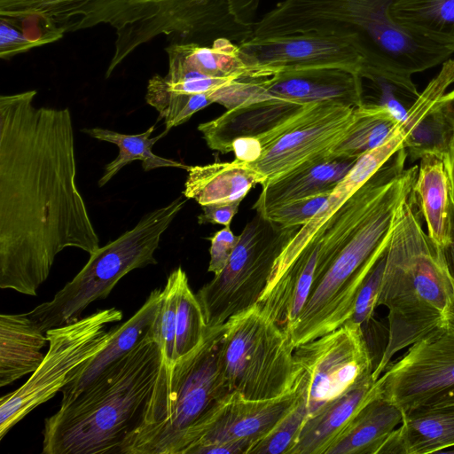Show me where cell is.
<instances>
[{"mask_svg":"<svg viewBox=\"0 0 454 454\" xmlns=\"http://www.w3.org/2000/svg\"><path fill=\"white\" fill-rule=\"evenodd\" d=\"M0 17L65 34L108 25L114 51L106 78L140 46L166 35L173 43L211 44L225 37L239 44L254 25L242 21L228 0H0Z\"/></svg>","mask_w":454,"mask_h":454,"instance_id":"7a4b0ae2","label":"cell"},{"mask_svg":"<svg viewBox=\"0 0 454 454\" xmlns=\"http://www.w3.org/2000/svg\"><path fill=\"white\" fill-rule=\"evenodd\" d=\"M36 94L0 97V287L30 296L62 250L99 248L76 184L70 111L36 107Z\"/></svg>","mask_w":454,"mask_h":454,"instance_id":"6da1fadb","label":"cell"},{"mask_svg":"<svg viewBox=\"0 0 454 454\" xmlns=\"http://www.w3.org/2000/svg\"><path fill=\"white\" fill-rule=\"evenodd\" d=\"M355 110L356 106L337 101L308 103L255 136L262 153L251 164L266 176L264 185L331 158L353 123Z\"/></svg>","mask_w":454,"mask_h":454,"instance_id":"7c38bea8","label":"cell"},{"mask_svg":"<svg viewBox=\"0 0 454 454\" xmlns=\"http://www.w3.org/2000/svg\"><path fill=\"white\" fill-rule=\"evenodd\" d=\"M454 448V405L418 407L403 412L401 424L379 454L442 453Z\"/></svg>","mask_w":454,"mask_h":454,"instance_id":"ffe728a7","label":"cell"},{"mask_svg":"<svg viewBox=\"0 0 454 454\" xmlns=\"http://www.w3.org/2000/svg\"><path fill=\"white\" fill-rule=\"evenodd\" d=\"M453 284H454V280H453ZM448 328L454 329V298H453L452 308H451L450 323H449Z\"/></svg>","mask_w":454,"mask_h":454,"instance_id":"f6af8a7d","label":"cell"},{"mask_svg":"<svg viewBox=\"0 0 454 454\" xmlns=\"http://www.w3.org/2000/svg\"><path fill=\"white\" fill-rule=\"evenodd\" d=\"M224 324L207 325L194 349L172 364L163 358L144 423L125 454H183L192 429L231 393L220 356Z\"/></svg>","mask_w":454,"mask_h":454,"instance_id":"52a82bcc","label":"cell"},{"mask_svg":"<svg viewBox=\"0 0 454 454\" xmlns=\"http://www.w3.org/2000/svg\"><path fill=\"white\" fill-rule=\"evenodd\" d=\"M445 453H454V448H451V450H447L444 451Z\"/></svg>","mask_w":454,"mask_h":454,"instance_id":"bcb514c9","label":"cell"},{"mask_svg":"<svg viewBox=\"0 0 454 454\" xmlns=\"http://www.w3.org/2000/svg\"><path fill=\"white\" fill-rule=\"evenodd\" d=\"M301 227H283L258 213L247 223L223 270L196 294L207 326L223 325L257 303L278 257Z\"/></svg>","mask_w":454,"mask_h":454,"instance_id":"30bf717a","label":"cell"},{"mask_svg":"<svg viewBox=\"0 0 454 454\" xmlns=\"http://www.w3.org/2000/svg\"><path fill=\"white\" fill-rule=\"evenodd\" d=\"M305 104L271 98L246 106L227 110L221 116L200 123L207 146L221 153L231 151L232 141L243 136H257L284 121Z\"/></svg>","mask_w":454,"mask_h":454,"instance_id":"7402d4cb","label":"cell"},{"mask_svg":"<svg viewBox=\"0 0 454 454\" xmlns=\"http://www.w3.org/2000/svg\"><path fill=\"white\" fill-rule=\"evenodd\" d=\"M238 46L252 79L312 68H340L364 77V60L350 36L311 32L265 40L248 39Z\"/></svg>","mask_w":454,"mask_h":454,"instance_id":"2e32d148","label":"cell"},{"mask_svg":"<svg viewBox=\"0 0 454 454\" xmlns=\"http://www.w3.org/2000/svg\"><path fill=\"white\" fill-rule=\"evenodd\" d=\"M377 382L380 395L403 412L454 405V329L440 330L410 346Z\"/></svg>","mask_w":454,"mask_h":454,"instance_id":"9a60e30c","label":"cell"},{"mask_svg":"<svg viewBox=\"0 0 454 454\" xmlns=\"http://www.w3.org/2000/svg\"><path fill=\"white\" fill-rule=\"evenodd\" d=\"M307 381L272 399L249 400L231 392L190 433L183 454H247L296 405Z\"/></svg>","mask_w":454,"mask_h":454,"instance_id":"4fadbf2b","label":"cell"},{"mask_svg":"<svg viewBox=\"0 0 454 454\" xmlns=\"http://www.w3.org/2000/svg\"><path fill=\"white\" fill-rule=\"evenodd\" d=\"M389 13L411 34L454 47V0H394Z\"/></svg>","mask_w":454,"mask_h":454,"instance_id":"83f0119b","label":"cell"},{"mask_svg":"<svg viewBox=\"0 0 454 454\" xmlns=\"http://www.w3.org/2000/svg\"><path fill=\"white\" fill-rule=\"evenodd\" d=\"M162 300V290L151 292L142 307L127 321L112 328V335L97 355L77 368L60 391V405L74 399L113 364L125 356L145 338L154 335V325Z\"/></svg>","mask_w":454,"mask_h":454,"instance_id":"d6986e66","label":"cell"},{"mask_svg":"<svg viewBox=\"0 0 454 454\" xmlns=\"http://www.w3.org/2000/svg\"><path fill=\"white\" fill-rule=\"evenodd\" d=\"M286 331L255 304L224 323L220 356L231 392L249 400L278 397L299 382L302 369L294 359Z\"/></svg>","mask_w":454,"mask_h":454,"instance_id":"9c48e42d","label":"cell"},{"mask_svg":"<svg viewBox=\"0 0 454 454\" xmlns=\"http://www.w3.org/2000/svg\"><path fill=\"white\" fill-rule=\"evenodd\" d=\"M418 169L419 166L402 168L394 175L311 288L287 330L294 348L351 318L364 282L387 249L400 208L413 191Z\"/></svg>","mask_w":454,"mask_h":454,"instance_id":"8992f818","label":"cell"},{"mask_svg":"<svg viewBox=\"0 0 454 454\" xmlns=\"http://www.w3.org/2000/svg\"><path fill=\"white\" fill-rule=\"evenodd\" d=\"M394 0H283L254 26L251 39L317 33L350 36L364 60V77L419 96L412 75L442 65L454 47L416 36L395 24Z\"/></svg>","mask_w":454,"mask_h":454,"instance_id":"3957f363","label":"cell"},{"mask_svg":"<svg viewBox=\"0 0 454 454\" xmlns=\"http://www.w3.org/2000/svg\"><path fill=\"white\" fill-rule=\"evenodd\" d=\"M156 123L145 132L137 135H126L103 128L84 129L82 131L92 138L113 143L119 148L118 156L105 167V172L98 180V186L106 184L123 167L134 160H140L145 171L158 168L172 167L187 169L188 166L174 160L162 158L152 151L153 145L167 132L151 137Z\"/></svg>","mask_w":454,"mask_h":454,"instance_id":"f1b7e54d","label":"cell"},{"mask_svg":"<svg viewBox=\"0 0 454 454\" xmlns=\"http://www.w3.org/2000/svg\"><path fill=\"white\" fill-rule=\"evenodd\" d=\"M379 395L377 380L372 374L325 403L307 419L290 454H325L356 413Z\"/></svg>","mask_w":454,"mask_h":454,"instance_id":"44dd1931","label":"cell"},{"mask_svg":"<svg viewBox=\"0 0 454 454\" xmlns=\"http://www.w3.org/2000/svg\"><path fill=\"white\" fill-rule=\"evenodd\" d=\"M235 159L254 163L260 159L262 153V145L255 136H243L235 138L231 145Z\"/></svg>","mask_w":454,"mask_h":454,"instance_id":"ab89813d","label":"cell"},{"mask_svg":"<svg viewBox=\"0 0 454 454\" xmlns=\"http://www.w3.org/2000/svg\"><path fill=\"white\" fill-rule=\"evenodd\" d=\"M419 211L412 191L400 208L386 252L377 306L387 309L388 333L372 372L376 380L395 354L449 327L453 279L442 249L424 231Z\"/></svg>","mask_w":454,"mask_h":454,"instance_id":"5b68a950","label":"cell"},{"mask_svg":"<svg viewBox=\"0 0 454 454\" xmlns=\"http://www.w3.org/2000/svg\"><path fill=\"white\" fill-rule=\"evenodd\" d=\"M403 418V411L380 394L356 413L325 454H379Z\"/></svg>","mask_w":454,"mask_h":454,"instance_id":"484cf974","label":"cell"},{"mask_svg":"<svg viewBox=\"0 0 454 454\" xmlns=\"http://www.w3.org/2000/svg\"><path fill=\"white\" fill-rule=\"evenodd\" d=\"M183 269L173 270L162 289V300L154 325V338L160 346L163 358L168 364L176 360V326L178 289Z\"/></svg>","mask_w":454,"mask_h":454,"instance_id":"836d02e7","label":"cell"},{"mask_svg":"<svg viewBox=\"0 0 454 454\" xmlns=\"http://www.w3.org/2000/svg\"><path fill=\"white\" fill-rule=\"evenodd\" d=\"M450 277L454 280V202L451 206L450 233L449 243L442 249Z\"/></svg>","mask_w":454,"mask_h":454,"instance_id":"b9f144b4","label":"cell"},{"mask_svg":"<svg viewBox=\"0 0 454 454\" xmlns=\"http://www.w3.org/2000/svg\"><path fill=\"white\" fill-rule=\"evenodd\" d=\"M355 112L353 123L331 158L358 159L383 144L401 124L387 107L373 102L364 101Z\"/></svg>","mask_w":454,"mask_h":454,"instance_id":"f546056e","label":"cell"},{"mask_svg":"<svg viewBox=\"0 0 454 454\" xmlns=\"http://www.w3.org/2000/svg\"><path fill=\"white\" fill-rule=\"evenodd\" d=\"M163 360L150 335L45 419L44 454H125L144 423Z\"/></svg>","mask_w":454,"mask_h":454,"instance_id":"277c9868","label":"cell"},{"mask_svg":"<svg viewBox=\"0 0 454 454\" xmlns=\"http://www.w3.org/2000/svg\"><path fill=\"white\" fill-rule=\"evenodd\" d=\"M308 419L307 387L296 405L247 454H290Z\"/></svg>","mask_w":454,"mask_h":454,"instance_id":"d6a6232c","label":"cell"},{"mask_svg":"<svg viewBox=\"0 0 454 454\" xmlns=\"http://www.w3.org/2000/svg\"><path fill=\"white\" fill-rule=\"evenodd\" d=\"M439 109L454 129V89L446 92L437 103Z\"/></svg>","mask_w":454,"mask_h":454,"instance_id":"7bdbcfd3","label":"cell"},{"mask_svg":"<svg viewBox=\"0 0 454 454\" xmlns=\"http://www.w3.org/2000/svg\"><path fill=\"white\" fill-rule=\"evenodd\" d=\"M207 328L200 303L192 291L183 270L178 289L176 326V359L194 349L202 340Z\"/></svg>","mask_w":454,"mask_h":454,"instance_id":"1f68e13d","label":"cell"},{"mask_svg":"<svg viewBox=\"0 0 454 454\" xmlns=\"http://www.w3.org/2000/svg\"><path fill=\"white\" fill-rule=\"evenodd\" d=\"M356 160L329 158L262 186L253 208L263 215L280 205L332 192Z\"/></svg>","mask_w":454,"mask_h":454,"instance_id":"cb8c5ba5","label":"cell"},{"mask_svg":"<svg viewBox=\"0 0 454 454\" xmlns=\"http://www.w3.org/2000/svg\"><path fill=\"white\" fill-rule=\"evenodd\" d=\"M177 197L146 214L134 228L90 254L75 277L52 300L36 306L27 315L46 333L80 318L93 301L106 299L116 284L133 270L156 264L154 252L161 235L184 207Z\"/></svg>","mask_w":454,"mask_h":454,"instance_id":"ba28073f","label":"cell"},{"mask_svg":"<svg viewBox=\"0 0 454 454\" xmlns=\"http://www.w3.org/2000/svg\"><path fill=\"white\" fill-rule=\"evenodd\" d=\"M454 83V59L442 64L434 77L410 108L403 121L408 132L403 148L411 160H420L426 154L445 156L454 129L438 107V101Z\"/></svg>","mask_w":454,"mask_h":454,"instance_id":"e0dca14e","label":"cell"},{"mask_svg":"<svg viewBox=\"0 0 454 454\" xmlns=\"http://www.w3.org/2000/svg\"><path fill=\"white\" fill-rule=\"evenodd\" d=\"M147 104L154 107L164 119L167 133L186 122L195 113L213 104L208 93L180 94L165 89L153 75L147 84ZM158 120V121H159Z\"/></svg>","mask_w":454,"mask_h":454,"instance_id":"4dcf8cb0","label":"cell"},{"mask_svg":"<svg viewBox=\"0 0 454 454\" xmlns=\"http://www.w3.org/2000/svg\"><path fill=\"white\" fill-rule=\"evenodd\" d=\"M362 77L340 68L289 70L262 79L271 97L308 104L337 101L352 106L364 103Z\"/></svg>","mask_w":454,"mask_h":454,"instance_id":"ac0fdd59","label":"cell"},{"mask_svg":"<svg viewBox=\"0 0 454 454\" xmlns=\"http://www.w3.org/2000/svg\"><path fill=\"white\" fill-rule=\"evenodd\" d=\"M387 252V251H386ZM386 253L378 261L364 282L355 304L354 313L349 320L360 325L369 323L375 309L378 307V299L385 266Z\"/></svg>","mask_w":454,"mask_h":454,"instance_id":"d590c367","label":"cell"},{"mask_svg":"<svg viewBox=\"0 0 454 454\" xmlns=\"http://www.w3.org/2000/svg\"><path fill=\"white\" fill-rule=\"evenodd\" d=\"M331 192L295 200L276 207L262 216L283 227L302 226L327 200Z\"/></svg>","mask_w":454,"mask_h":454,"instance_id":"e575fe53","label":"cell"},{"mask_svg":"<svg viewBox=\"0 0 454 454\" xmlns=\"http://www.w3.org/2000/svg\"><path fill=\"white\" fill-rule=\"evenodd\" d=\"M240 203L210 204L201 206L202 213L198 216L200 224L212 223L230 226Z\"/></svg>","mask_w":454,"mask_h":454,"instance_id":"f35d334b","label":"cell"},{"mask_svg":"<svg viewBox=\"0 0 454 454\" xmlns=\"http://www.w3.org/2000/svg\"><path fill=\"white\" fill-rule=\"evenodd\" d=\"M444 160L450 182L451 200L454 202V136L444 156Z\"/></svg>","mask_w":454,"mask_h":454,"instance_id":"ee69618b","label":"cell"},{"mask_svg":"<svg viewBox=\"0 0 454 454\" xmlns=\"http://www.w3.org/2000/svg\"><path fill=\"white\" fill-rule=\"evenodd\" d=\"M183 192L200 206L240 203L256 184L264 185L266 176L251 163L234 160L188 166Z\"/></svg>","mask_w":454,"mask_h":454,"instance_id":"603a6c76","label":"cell"},{"mask_svg":"<svg viewBox=\"0 0 454 454\" xmlns=\"http://www.w3.org/2000/svg\"><path fill=\"white\" fill-rule=\"evenodd\" d=\"M239 239V236L234 235L230 226H224L209 238L208 272L217 275L223 270Z\"/></svg>","mask_w":454,"mask_h":454,"instance_id":"8d00e7d4","label":"cell"},{"mask_svg":"<svg viewBox=\"0 0 454 454\" xmlns=\"http://www.w3.org/2000/svg\"><path fill=\"white\" fill-rule=\"evenodd\" d=\"M235 13L244 22L254 24V18L259 0H228Z\"/></svg>","mask_w":454,"mask_h":454,"instance_id":"60d3db41","label":"cell"},{"mask_svg":"<svg viewBox=\"0 0 454 454\" xmlns=\"http://www.w3.org/2000/svg\"><path fill=\"white\" fill-rule=\"evenodd\" d=\"M46 333L25 314L0 316V387H5L28 373L43 362Z\"/></svg>","mask_w":454,"mask_h":454,"instance_id":"d4e9b609","label":"cell"},{"mask_svg":"<svg viewBox=\"0 0 454 454\" xmlns=\"http://www.w3.org/2000/svg\"><path fill=\"white\" fill-rule=\"evenodd\" d=\"M294 355L306 377L308 418L360 384L374 369L364 329L351 320L298 345Z\"/></svg>","mask_w":454,"mask_h":454,"instance_id":"5bb4252c","label":"cell"},{"mask_svg":"<svg viewBox=\"0 0 454 454\" xmlns=\"http://www.w3.org/2000/svg\"><path fill=\"white\" fill-rule=\"evenodd\" d=\"M35 47H36L35 44L17 25L4 17H0V58L2 59H10Z\"/></svg>","mask_w":454,"mask_h":454,"instance_id":"74e56055","label":"cell"},{"mask_svg":"<svg viewBox=\"0 0 454 454\" xmlns=\"http://www.w3.org/2000/svg\"><path fill=\"white\" fill-rule=\"evenodd\" d=\"M121 319V310L109 308L48 330L49 348L39 367L20 387L0 398V440L61 391L71 374L105 348L112 335L106 325Z\"/></svg>","mask_w":454,"mask_h":454,"instance_id":"8fae6325","label":"cell"},{"mask_svg":"<svg viewBox=\"0 0 454 454\" xmlns=\"http://www.w3.org/2000/svg\"><path fill=\"white\" fill-rule=\"evenodd\" d=\"M427 235L442 249L450 241L451 193L444 156L426 154L420 159L413 185Z\"/></svg>","mask_w":454,"mask_h":454,"instance_id":"4316f807","label":"cell"}]
</instances>
